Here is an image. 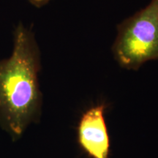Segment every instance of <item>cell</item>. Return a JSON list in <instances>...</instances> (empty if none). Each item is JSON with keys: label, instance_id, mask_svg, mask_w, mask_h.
Masks as SVG:
<instances>
[{"label": "cell", "instance_id": "obj_2", "mask_svg": "<svg viewBox=\"0 0 158 158\" xmlns=\"http://www.w3.org/2000/svg\"><path fill=\"white\" fill-rule=\"evenodd\" d=\"M111 47L118 64L138 70L149 61H158V0L150 2L116 27Z\"/></svg>", "mask_w": 158, "mask_h": 158}, {"label": "cell", "instance_id": "obj_4", "mask_svg": "<svg viewBox=\"0 0 158 158\" xmlns=\"http://www.w3.org/2000/svg\"><path fill=\"white\" fill-rule=\"evenodd\" d=\"M31 5L36 7H41L48 4L51 0H28Z\"/></svg>", "mask_w": 158, "mask_h": 158}, {"label": "cell", "instance_id": "obj_1", "mask_svg": "<svg viewBox=\"0 0 158 158\" xmlns=\"http://www.w3.org/2000/svg\"><path fill=\"white\" fill-rule=\"evenodd\" d=\"M40 51L31 29L20 23L11 56L0 61V127L16 141L41 116Z\"/></svg>", "mask_w": 158, "mask_h": 158}, {"label": "cell", "instance_id": "obj_3", "mask_svg": "<svg viewBox=\"0 0 158 158\" xmlns=\"http://www.w3.org/2000/svg\"><path fill=\"white\" fill-rule=\"evenodd\" d=\"M106 106L98 105L86 110L78 126V141L82 149L92 158H108L110 140L104 112Z\"/></svg>", "mask_w": 158, "mask_h": 158}]
</instances>
